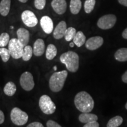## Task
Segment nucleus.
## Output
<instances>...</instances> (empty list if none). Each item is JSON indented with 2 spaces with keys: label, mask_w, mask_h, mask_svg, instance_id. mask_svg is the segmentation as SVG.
Segmentation results:
<instances>
[{
  "label": "nucleus",
  "mask_w": 127,
  "mask_h": 127,
  "mask_svg": "<svg viewBox=\"0 0 127 127\" xmlns=\"http://www.w3.org/2000/svg\"><path fill=\"white\" fill-rule=\"evenodd\" d=\"M74 104L80 112H90L94 107V101L88 93L81 91L75 95Z\"/></svg>",
  "instance_id": "nucleus-1"
},
{
  "label": "nucleus",
  "mask_w": 127,
  "mask_h": 127,
  "mask_svg": "<svg viewBox=\"0 0 127 127\" xmlns=\"http://www.w3.org/2000/svg\"><path fill=\"white\" fill-rule=\"evenodd\" d=\"M79 56L74 51L66 52L60 56V61L65 65L66 68L71 72H77L79 68Z\"/></svg>",
  "instance_id": "nucleus-2"
},
{
  "label": "nucleus",
  "mask_w": 127,
  "mask_h": 127,
  "mask_svg": "<svg viewBox=\"0 0 127 127\" xmlns=\"http://www.w3.org/2000/svg\"><path fill=\"white\" fill-rule=\"evenodd\" d=\"M67 76L68 72L65 70L54 73L51 77L49 81L50 90L54 93H58L61 91L64 85Z\"/></svg>",
  "instance_id": "nucleus-3"
},
{
  "label": "nucleus",
  "mask_w": 127,
  "mask_h": 127,
  "mask_svg": "<svg viewBox=\"0 0 127 127\" xmlns=\"http://www.w3.org/2000/svg\"><path fill=\"white\" fill-rule=\"evenodd\" d=\"M8 50L14 59H19L23 56L24 46L18 40V38H12L8 43Z\"/></svg>",
  "instance_id": "nucleus-4"
},
{
  "label": "nucleus",
  "mask_w": 127,
  "mask_h": 127,
  "mask_svg": "<svg viewBox=\"0 0 127 127\" xmlns=\"http://www.w3.org/2000/svg\"><path fill=\"white\" fill-rule=\"evenodd\" d=\"M10 118L14 124L22 126L27 123L28 115L26 112L22 111L19 108L15 107L11 111Z\"/></svg>",
  "instance_id": "nucleus-5"
},
{
  "label": "nucleus",
  "mask_w": 127,
  "mask_h": 127,
  "mask_svg": "<svg viewBox=\"0 0 127 127\" xmlns=\"http://www.w3.org/2000/svg\"><path fill=\"white\" fill-rule=\"evenodd\" d=\"M39 106L42 112L47 115L54 113L56 106L48 95H43L39 98Z\"/></svg>",
  "instance_id": "nucleus-6"
},
{
  "label": "nucleus",
  "mask_w": 127,
  "mask_h": 127,
  "mask_svg": "<svg viewBox=\"0 0 127 127\" xmlns=\"http://www.w3.org/2000/svg\"><path fill=\"white\" fill-rule=\"evenodd\" d=\"M117 17L113 14H107L101 17L97 22V25L102 30H109L115 25Z\"/></svg>",
  "instance_id": "nucleus-7"
},
{
  "label": "nucleus",
  "mask_w": 127,
  "mask_h": 127,
  "mask_svg": "<svg viewBox=\"0 0 127 127\" xmlns=\"http://www.w3.org/2000/svg\"><path fill=\"white\" fill-rule=\"evenodd\" d=\"M20 82L22 88L27 91H31L35 85L33 76L28 71L23 73L20 77Z\"/></svg>",
  "instance_id": "nucleus-8"
},
{
  "label": "nucleus",
  "mask_w": 127,
  "mask_h": 127,
  "mask_svg": "<svg viewBox=\"0 0 127 127\" xmlns=\"http://www.w3.org/2000/svg\"><path fill=\"white\" fill-rule=\"evenodd\" d=\"M21 19L24 24L28 27H34L38 24V19L33 12L25 10L21 14Z\"/></svg>",
  "instance_id": "nucleus-9"
},
{
  "label": "nucleus",
  "mask_w": 127,
  "mask_h": 127,
  "mask_svg": "<svg viewBox=\"0 0 127 127\" xmlns=\"http://www.w3.org/2000/svg\"><path fill=\"white\" fill-rule=\"evenodd\" d=\"M104 43V39L101 36H96L90 38L85 42V47L89 50H95L101 47Z\"/></svg>",
  "instance_id": "nucleus-10"
},
{
  "label": "nucleus",
  "mask_w": 127,
  "mask_h": 127,
  "mask_svg": "<svg viewBox=\"0 0 127 127\" xmlns=\"http://www.w3.org/2000/svg\"><path fill=\"white\" fill-rule=\"evenodd\" d=\"M51 6L57 14L62 15L65 12L67 4L65 0H52Z\"/></svg>",
  "instance_id": "nucleus-11"
},
{
  "label": "nucleus",
  "mask_w": 127,
  "mask_h": 127,
  "mask_svg": "<svg viewBox=\"0 0 127 127\" xmlns=\"http://www.w3.org/2000/svg\"><path fill=\"white\" fill-rule=\"evenodd\" d=\"M40 24L42 29L46 34H50L53 31L54 24L52 19L48 16H44L40 20Z\"/></svg>",
  "instance_id": "nucleus-12"
},
{
  "label": "nucleus",
  "mask_w": 127,
  "mask_h": 127,
  "mask_svg": "<svg viewBox=\"0 0 127 127\" xmlns=\"http://www.w3.org/2000/svg\"><path fill=\"white\" fill-rule=\"evenodd\" d=\"M66 24L64 21L60 22L53 31V36L56 39H60L64 36L66 30Z\"/></svg>",
  "instance_id": "nucleus-13"
},
{
  "label": "nucleus",
  "mask_w": 127,
  "mask_h": 127,
  "mask_svg": "<svg viewBox=\"0 0 127 127\" xmlns=\"http://www.w3.org/2000/svg\"><path fill=\"white\" fill-rule=\"evenodd\" d=\"M45 42L43 39H37L35 41L33 47V54L36 57L41 56L44 54L45 51Z\"/></svg>",
  "instance_id": "nucleus-14"
},
{
  "label": "nucleus",
  "mask_w": 127,
  "mask_h": 127,
  "mask_svg": "<svg viewBox=\"0 0 127 127\" xmlns=\"http://www.w3.org/2000/svg\"><path fill=\"white\" fill-rule=\"evenodd\" d=\"M17 35L18 39L24 47L28 45L30 40V32L24 28H19L17 31Z\"/></svg>",
  "instance_id": "nucleus-15"
},
{
  "label": "nucleus",
  "mask_w": 127,
  "mask_h": 127,
  "mask_svg": "<svg viewBox=\"0 0 127 127\" xmlns=\"http://www.w3.org/2000/svg\"><path fill=\"white\" fill-rule=\"evenodd\" d=\"M79 121L81 123L87 124L93 121H97L98 117L95 114H91L90 112H82L79 116Z\"/></svg>",
  "instance_id": "nucleus-16"
},
{
  "label": "nucleus",
  "mask_w": 127,
  "mask_h": 127,
  "mask_svg": "<svg viewBox=\"0 0 127 127\" xmlns=\"http://www.w3.org/2000/svg\"><path fill=\"white\" fill-rule=\"evenodd\" d=\"M72 41L75 45L78 47H81L86 42V37L82 31H79L76 33Z\"/></svg>",
  "instance_id": "nucleus-17"
},
{
  "label": "nucleus",
  "mask_w": 127,
  "mask_h": 127,
  "mask_svg": "<svg viewBox=\"0 0 127 127\" xmlns=\"http://www.w3.org/2000/svg\"><path fill=\"white\" fill-rule=\"evenodd\" d=\"M11 7V0H1L0 2V14L6 17L9 14Z\"/></svg>",
  "instance_id": "nucleus-18"
},
{
  "label": "nucleus",
  "mask_w": 127,
  "mask_h": 127,
  "mask_svg": "<svg viewBox=\"0 0 127 127\" xmlns=\"http://www.w3.org/2000/svg\"><path fill=\"white\" fill-rule=\"evenodd\" d=\"M114 57L115 60L118 61H127V48L119 49L116 51Z\"/></svg>",
  "instance_id": "nucleus-19"
},
{
  "label": "nucleus",
  "mask_w": 127,
  "mask_h": 127,
  "mask_svg": "<svg viewBox=\"0 0 127 127\" xmlns=\"http://www.w3.org/2000/svg\"><path fill=\"white\" fill-rule=\"evenodd\" d=\"M81 7L82 2L81 0H71L69 8L72 14L76 15L78 14L81 9Z\"/></svg>",
  "instance_id": "nucleus-20"
},
{
  "label": "nucleus",
  "mask_w": 127,
  "mask_h": 127,
  "mask_svg": "<svg viewBox=\"0 0 127 127\" xmlns=\"http://www.w3.org/2000/svg\"><path fill=\"white\" fill-rule=\"evenodd\" d=\"M17 91V87L13 82H8L6 84L4 88V92L5 94L8 96H11L15 94Z\"/></svg>",
  "instance_id": "nucleus-21"
},
{
  "label": "nucleus",
  "mask_w": 127,
  "mask_h": 127,
  "mask_svg": "<svg viewBox=\"0 0 127 127\" xmlns=\"http://www.w3.org/2000/svg\"><path fill=\"white\" fill-rule=\"evenodd\" d=\"M57 49L54 44H49L46 50L45 57L48 60H52L56 57Z\"/></svg>",
  "instance_id": "nucleus-22"
},
{
  "label": "nucleus",
  "mask_w": 127,
  "mask_h": 127,
  "mask_svg": "<svg viewBox=\"0 0 127 127\" xmlns=\"http://www.w3.org/2000/svg\"><path fill=\"white\" fill-rule=\"evenodd\" d=\"M123 119L121 116H115L111 118L107 123V127H118L123 124Z\"/></svg>",
  "instance_id": "nucleus-23"
},
{
  "label": "nucleus",
  "mask_w": 127,
  "mask_h": 127,
  "mask_svg": "<svg viewBox=\"0 0 127 127\" xmlns=\"http://www.w3.org/2000/svg\"><path fill=\"white\" fill-rule=\"evenodd\" d=\"M33 54V50L32 47L30 45H26L24 47V52L22 58L24 61H28L30 60Z\"/></svg>",
  "instance_id": "nucleus-24"
},
{
  "label": "nucleus",
  "mask_w": 127,
  "mask_h": 127,
  "mask_svg": "<svg viewBox=\"0 0 127 127\" xmlns=\"http://www.w3.org/2000/svg\"><path fill=\"white\" fill-rule=\"evenodd\" d=\"M76 33H77V31H76V30L74 28L69 27L66 28L64 35L65 39L66 41H72L74 36L75 35Z\"/></svg>",
  "instance_id": "nucleus-25"
},
{
  "label": "nucleus",
  "mask_w": 127,
  "mask_h": 127,
  "mask_svg": "<svg viewBox=\"0 0 127 127\" xmlns=\"http://www.w3.org/2000/svg\"><path fill=\"white\" fill-rule=\"evenodd\" d=\"M95 2V0H86L84 3V10L85 12L87 14H90L93 11L94 8Z\"/></svg>",
  "instance_id": "nucleus-26"
},
{
  "label": "nucleus",
  "mask_w": 127,
  "mask_h": 127,
  "mask_svg": "<svg viewBox=\"0 0 127 127\" xmlns=\"http://www.w3.org/2000/svg\"><path fill=\"white\" fill-rule=\"evenodd\" d=\"M10 38L7 32H3L0 35V47H5L8 44Z\"/></svg>",
  "instance_id": "nucleus-27"
},
{
  "label": "nucleus",
  "mask_w": 127,
  "mask_h": 127,
  "mask_svg": "<svg viewBox=\"0 0 127 127\" xmlns=\"http://www.w3.org/2000/svg\"><path fill=\"white\" fill-rule=\"evenodd\" d=\"M0 56L4 63H7L10 58V53L9 50L4 47L0 48Z\"/></svg>",
  "instance_id": "nucleus-28"
},
{
  "label": "nucleus",
  "mask_w": 127,
  "mask_h": 127,
  "mask_svg": "<svg viewBox=\"0 0 127 127\" xmlns=\"http://www.w3.org/2000/svg\"><path fill=\"white\" fill-rule=\"evenodd\" d=\"M46 4V0H34V5L36 9H43Z\"/></svg>",
  "instance_id": "nucleus-29"
},
{
  "label": "nucleus",
  "mask_w": 127,
  "mask_h": 127,
  "mask_svg": "<svg viewBox=\"0 0 127 127\" xmlns=\"http://www.w3.org/2000/svg\"><path fill=\"white\" fill-rule=\"evenodd\" d=\"M47 127H61V125L53 120H48L47 122Z\"/></svg>",
  "instance_id": "nucleus-30"
},
{
  "label": "nucleus",
  "mask_w": 127,
  "mask_h": 127,
  "mask_svg": "<svg viewBox=\"0 0 127 127\" xmlns=\"http://www.w3.org/2000/svg\"><path fill=\"white\" fill-rule=\"evenodd\" d=\"M84 127H99V123H97V121H93L89 122V123L85 124L84 125Z\"/></svg>",
  "instance_id": "nucleus-31"
},
{
  "label": "nucleus",
  "mask_w": 127,
  "mask_h": 127,
  "mask_svg": "<svg viewBox=\"0 0 127 127\" xmlns=\"http://www.w3.org/2000/svg\"><path fill=\"white\" fill-rule=\"evenodd\" d=\"M27 127H44V125L39 122H34L28 125Z\"/></svg>",
  "instance_id": "nucleus-32"
},
{
  "label": "nucleus",
  "mask_w": 127,
  "mask_h": 127,
  "mask_svg": "<svg viewBox=\"0 0 127 127\" xmlns=\"http://www.w3.org/2000/svg\"><path fill=\"white\" fill-rule=\"evenodd\" d=\"M5 120V116L4 112L0 110V124H2L4 122Z\"/></svg>",
  "instance_id": "nucleus-33"
},
{
  "label": "nucleus",
  "mask_w": 127,
  "mask_h": 127,
  "mask_svg": "<svg viewBox=\"0 0 127 127\" xmlns=\"http://www.w3.org/2000/svg\"><path fill=\"white\" fill-rule=\"evenodd\" d=\"M122 80L125 83H127V71L122 76Z\"/></svg>",
  "instance_id": "nucleus-34"
},
{
  "label": "nucleus",
  "mask_w": 127,
  "mask_h": 127,
  "mask_svg": "<svg viewBox=\"0 0 127 127\" xmlns=\"http://www.w3.org/2000/svg\"><path fill=\"white\" fill-rule=\"evenodd\" d=\"M120 4L123 5L125 7H127V0H118Z\"/></svg>",
  "instance_id": "nucleus-35"
},
{
  "label": "nucleus",
  "mask_w": 127,
  "mask_h": 127,
  "mask_svg": "<svg viewBox=\"0 0 127 127\" xmlns=\"http://www.w3.org/2000/svg\"><path fill=\"white\" fill-rule=\"evenodd\" d=\"M122 35H123V37L124 38L127 39V28L123 31Z\"/></svg>",
  "instance_id": "nucleus-36"
},
{
  "label": "nucleus",
  "mask_w": 127,
  "mask_h": 127,
  "mask_svg": "<svg viewBox=\"0 0 127 127\" xmlns=\"http://www.w3.org/2000/svg\"><path fill=\"white\" fill-rule=\"evenodd\" d=\"M19 1H20L21 2H23V3H25L28 1V0H18Z\"/></svg>",
  "instance_id": "nucleus-37"
},
{
  "label": "nucleus",
  "mask_w": 127,
  "mask_h": 127,
  "mask_svg": "<svg viewBox=\"0 0 127 127\" xmlns=\"http://www.w3.org/2000/svg\"><path fill=\"white\" fill-rule=\"evenodd\" d=\"M69 46H70L71 47H74V42H71L70 44H69Z\"/></svg>",
  "instance_id": "nucleus-38"
},
{
  "label": "nucleus",
  "mask_w": 127,
  "mask_h": 127,
  "mask_svg": "<svg viewBox=\"0 0 127 127\" xmlns=\"http://www.w3.org/2000/svg\"><path fill=\"white\" fill-rule=\"evenodd\" d=\"M57 66H54V71H57Z\"/></svg>",
  "instance_id": "nucleus-39"
},
{
  "label": "nucleus",
  "mask_w": 127,
  "mask_h": 127,
  "mask_svg": "<svg viewBox=\"0 0 127 127\" xmlns=\"http://www.w3.org/2000/svg\"><path fill=\"white\" fill-rule=\"evenodd\" d=\"M125 108L127 109V102L126 103V104H125Z\"/></svg>",
  "instance_id": "nucleus-40"
}]
</instances>
